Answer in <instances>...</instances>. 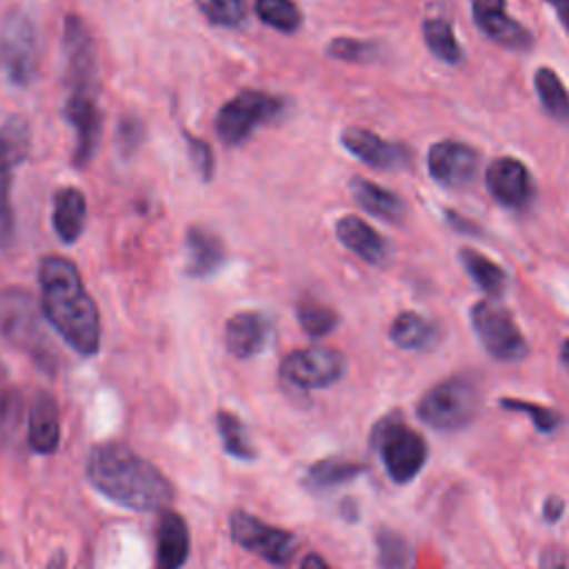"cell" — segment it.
<instances>
[{
    "mask_svg": "<svg viewBox=\"0 0 569 569\" xmlns=\"http://www.w3.org/2000/svg\"><path fill=\"white\" fill-rule=\"evenodd\" d=\"M40 302L47 322L80 356L100 349L102 325L98 307L84 287L78 267L62 256H44L38 269Z\"/></svg>",
    "mask_w": 569,
    "mask_h": 569,
    "instance_id": "cell-1",
    "label": "cell"
},
{
    "mask_svg": "<svg viewBox=\"0 0 569 569\" xmlns=\"http://www.w3.org/2000/svg\"><path fill=\"white\" fill-rule=\"evenodd\" d=\"M89 482L109 500L133 511L164 509L173 498L169 478L124 445H96L87 460Z\"/></svg>",
    "mask_w": 569,
    "mask_h": 569,
    "instance_id": "cell-2",
    "label": "cell"
},
{
    "mask_svg": "<svg viewBox=\"0 0 569 569\" xmlns=\"http://www.w3.org/2000/svg\"><path fill=\"white\" fill-rule=\"evenodd\" d=\"M0 336L11 347L31 356L42 369H56L58 356L42 327L36 300L22 287L0 289Z\"/></svg>",
    "mask_w": 569,
    "mask_h": 569,
    "instance_id": "cell-3",
    "label": "cell"
},
{
    "mask_svg": "<svg viewBox=\"0 0 569 569\" xmlns=\"http://www.w3.org/2000/svg\"><path fill=\"white\" fill-rule=\"evenodd\" d=\"M478 409V387L467 378L453 376L425 391V396L418 400L416 413L425 425L438 431H453L467 427L476 418Z\"/></svg>",
    "mask_w": 569,
    "mask_h": 569,
    "instance_id": "cell-4",
    "label": "cell"
},
{
    "mask_svg": "<svg viewBox=\"0 0 569 569\" xmlns=\"http://www.w3.org/2000/svg\"><path fill=\"white\" fill-rule=\"evenodd\" d=\"M287 113V102L280 96L244 89L224 102L216 113V133L218 138L229 144H242L256 127L273 122Z\"/></svg>",
    "mask_w": 569,
    "mask_h": 569,
    "instance_id": "cell-5",
    "label": "cell"
},
{
    "mask_svg": "<svg viewBox=\"0 0 569 569\" xmlns=\"http://www.w3.org/2000/svg\"><path fill=\"white\" fill-rule=\"evenodd\" d=\"M40 42L33 20L11 9L0 22V71L13 87H29L38 73Z\"/></svg>",
    "mask_w": 569,
    "mask_h": 569,
    "instance_id": "cell-6",
    "label": "cell"
},
{
    "mask_svg": "<svg viewBox=\"0 0 569 569\" xmlns=\"http://www.w3.org/2000/svg\"><path fill=\"white\" fill-rule=\"evenodd\" d=\"M373 445L387 476L400 485L411 482L422 471L429 456L425 438L398 418H387L376 425Z\"/></svg>",
    "mask_w": 569,
    "mask_h": 569,
    "instance_id": "cell-7",
    "label": "cell"
},
{
    "mask_svg": "<svg viewBox=\"0 0 569 569\" xmlns=\"http://www.w3.org/2000/svg\"><path fill=\"white\" fill-rule=\"evenodd\" d=\"M471 327L491 358L516 362L527 356V340L502 305L493 300L476 302L471 307Z\"/></svg>",
    "mask_w": 569,
    "mask_h": 569,
    "instance_id": "cell-8",
    "label": "cell"
},
{
    "mask_svg": "<svg viewBox=\"0 0 569 569\" xmlns=\"http://www.w3.org/2000/svg\"><path fill=\"white\" fill-rule=\"evenodd\" d=\"M231 538L242 549L260 556L262 560L284 567L296 553V536L287 529L273 527L247 511H233L229 520Z\"/></svg>",
    "mask_w": 569,
    "mask_h": 569,
    "instance_id": "cell-9",
    "label": "cell"
},
{
    "mask_svg": "<svg viewBox=\"0 0 569 569\" xmlns=\"http://www.w3.org/2000/svg\"><path fill=\"white\" fill-rule=\"evenodd\" d=\"M345 356L331 347H309L284 356L280 376L298 389H325L345 373Z\"/></svg>",
    "mask_w": 569,
    "mask_h": 569,
    "instance_id": "cell-10",
    "label": "cell"
},
{
    "mask_svg": "<svg viewBox=\"0 0 569 569\" xmlns=\"http://www.w3.org/2000/svg\"><path fill=\"white\" fill-rule=\"evenodd\" d=\"M62 47L67 58L64 80L71 93H96L98 53L87 24L78 16H67L62 31Z\"/></svg>",
    "mask_w": 569,
    "mask_h": 569,
    "instance_id": "cell-11",
    "label": "cell"
},
{
    "mask_svg": "<svg viewBox=\"0 0 569 569\" xmlns=\"http://www.w3.org/2000/svg\"><path fill=\"white\" fill-rule=\"evenodd\" d=\"M427 169L442 187H465L478 171V151L458 140H440L427 153Z\"/></svg>",
    "mask_w": 569,
    "mask_h": 569,
    "instance_id": "cell-12",
    "label": "cell"
},
{
    "mask_svg": "<svg viewBox=\"0 0 569 569\" xmlns=\"http://www.w3.org/2000/svg\"><path fill=\"white\" fill-rule=\"evenodd\" d=\"M485 184L491 198L509 209H525L533 198V180L529 169L509 156L496 158L487 167Z\"/></svg>",
    "mask_w": 569,
    "mask_h": 569,
    "instance_id": "cell-13",
    "label": "cell"
},
{
    "mask_svg": "<svg viewBox=\"0 0 569 569\" xmlns=\"http://www.w3.org/2000/svg\"><path fill=\"white\" fill-rule=\"evenodd\" d=\"M64 118L76 129L73 164L87 167L98 149L102 116L93 93H69L64 102Z\"/></svg>",
    "mask_w": 569,
    "mask_h": 569,
    "instance_id": "cell-14",
    "label": "cell"
},
{
    "mask_svg": "<svg viewBox=\"0 0 569 569\" xmlns=\"http://www.w3.org/2000/svg\"><path fill=\"white\" fill-rule=\"evenodd\" d=\"M342 147L358 158L360 162L380 169V171H393L402 169L409 162V151L402 144L389 142L380 138L378 133L362 129V127H349L340 136Z\"/></svg>",
    "mask_w": 569,
    "mask_h": 569,
    "instance_id": "cell-15",
    "label": "cell"
},
{
    "mask_svg": "<svg viewBox=\"0 0 569 569\" xmlns=\"http://www.w3.org/2000/svg\"><path fill=\"white\" fill-rule=\"evenodd\" d=\"M471 11L478 29L493 42L507 49H527L531 33L505 11V0H471Z\"/></svg>",
    "mask_w": 569,
    "mask_h": 569,
    "instance_id": "cell-16",
    "label": "cell"
},
{
    "mask_svg": "<svg viewBox=\"0 0 569 569\" xmlns=\"http://www.w3.org/2000/svg\"><path fill=\"white\" fill-rule=\"evenodd\" d=\"M27 442L36 453H53L60 445V409L49 391H38L27 411Z\"/></svg>",
    "mask_w": 569,
    "mask_h": 569,
    "instance_id": "cell-17",
    "label": "cell"
},
{
    "mask_svg": "<svg viewBox=\"0 0 569 569\" xmlns=\"http://www.w3.org/2000/svg\"><path fill=\"white\" fill-rule=\"evenodd\" d=\"M271 322L258 311H238L224 325V345L236 358L260 353L269 340Z\"/></svg>",
    "mask_w": 569,
    "mask_h": 569,
    "instance_id": "cell-18",
    "label": "cell"
},
{
    "mask_svg": "<svg viewBox=\"0 0 569 569\" xmlns=\"http://www.w3.org/2000/svg\"><path fill=\"white\" fill-rule=\"evenodd\" d=\"M187 264L184 271L191 278H209L224 264V242L207 227H189L184 236Z\"/></svg>",
    "mask_w": 569,
    "mask_h": 569,
    "instance_id": "cell-19",
    "label": "cell"
},
{
    "mask_svg": "<svg viewBox=\"0 0 569 569\" xmlns=\"http://www.w3.org/2000/svg\"><path fill=\"white\" fill-rule=\"evenodd\" d=\"M336 236L351 253H356L369 264H382L389 256L385 238L358 216H342L336 222Z\"/></svg>",
    "mask_w": 569,
    "mask_h": 569,
    "instance_id": "cell-20",
    "label": "cell"
},
{
    "mask_svg": "<svg viewBox=\"0 0 569 569\" xmlns=\"http://www.w3.org/2000/svg\"><path fill=\"white\" fill-rule=\"evenodd\" d=\"M189 556V531L176 511H162L156 529V569H180Z\"/></svg>",
    "mask_w": 569,
    "mask_h": 569,
    "instance_id": "cell-21",
    "label": "cell"
},
{
    "mask_svg": "<svg viewBox=\"0 0 569 569\" xmlns=\"http://www.w3.org/2000/svg\"><path fill=\"white\" fill-rule=\"evenodd\" d=\"M53 229L58 238L67 244L76 242L84 231L87 222V198L76 187H62L53 198Z\"/></svg>",
    "mask_w": 569,
    "mask_h": 569,
    "instance_id": "cell-22",
    "label": "cell"
},
{
    "mask_svg": "<svg viewBox=\"0 0 569 569\" xmlns=\"http://www.w3.org/2000/svg\"><path fill=\"white\" fill-rule=\"evenodd\" d=\"M349 191L353 196V200L365 209L369 211L371 216L376 218H382L387 222H398L405 218L407 209H405V202L400 196H396L393 191L367 180V178H351L349 180Z\"/></svg>",
    "mask_w": 569,
    "mask_h": 569,
    "instance_id": "cell-23",
    "label": "cell"
},
{
    "mask_svg": "<svg viewBox=\"0 0 569 569\" xmlns=\"http://www.w3.org/2000/svg\"><path fill=\"white\" fill-rule=\"evenodd\" d=\"M389 338L400 349L422 351V349H429L438 340V329L433 322H429L420 313L402 311L391 322Z\"/></svg>",
    "mask_w": 569,
    "mask_h": 569,
    "instance_id": "cell-24",
    "label": "cell"
},
{
    "mask_svg": "<svg viewBox=\"0 0 569 569\" xmlns=\"http://www.w3.org/2000/svg\"><path fill=\"white\" fill-rule=\"evenodd\" d=\"M365 471L362 465L345 458H322L313 462L305 473V485L313 491H327L333 487H340L345 482H351L356 476Z\"/></svg>",
    "mask_w": 569,
    "mask_h": 569,
    "instance_id": "cell-25",
    "label": "cell"
},
{
    "mask_svg": "<svg viewBox=\"0 0 569 569\" xmlns=\"http://www.w3.org/2000/svg\"><path fill=\"white\" fill-rule=\"evenodd\" d=\"M460 262L467 269V273L471 276V280L487 291L489 296H500L505 291L507 284V273L500 264H496L493 260H489L485 253L476 251V249H460Z\"/></svg>",
    "mask_w": 569,
    "mask_h": 569,
    "instance_id": "cell-26",
    "label": "cell"
},
{
    "mask_svg": "<svg viewBox=\"0 0 569 569\" xmlns=\"http://www.w3.org/2000/svg\"><path fill=\"white\" fill-rule=\"evenodd\" d=\"M533 84L545 111L560 122H569V91L560 76L549 67H540L533 76Z\"/></svg>",
    "mask_w": 569,
    "mask_h": 569,
    "instance_id": "cell-27",
    "label": "cell"
},
{
    "mask_svg": "<svg viewBox=\"0 0 569 569\" xmlns=\"http://www.w3.org/2000/svg\"><path fill=\"white\" fill-rule=\"evenodd\" d=\"M216 427H218V436L222 442V449L238 458V460H253L256 458V449L251 445V438L242 425V420L238 416H233L231 411L220 409L216 413Z\"/></svg>",
    "mask_w": 569,
    "mask_h": 569,
    "instance_id": "cell-28",
    "label": "cell"
},
{
    "mask_svg": "<svg viewBox=\"0 0 569 569\" xmlns=\"http://www.w3.org/2000/svg\"><path fill=\"white\" fill-rule=\"evenodd\" d=\"M422 36L425 42L429 47V51L447 62V64H458L462 60V49L453 36V29L449 27V22H445L442 18H429L422 22Z\"/></svg>",
    "mask_w": 569,
    "mask_h": 569,
    "instance_id": "cell-29",
    "label": "cell"
},
{
    "mask_svg": "<svg viewBox=\"0 0 569 569\" xmlns=\"http://www.w3.org/2000/svg\"><path fill=\"white\" fill-rule=\"evenodd\" d=\"M256 13L264 24L282 33H293L302 24V13L293 0H256Z\"/></svg>",
    "mask_w": 569,
    "mask_h": 569,
    "instance_id": "cell-30",
    "label": "cell"
},
{
    "mask_svg": "<svg viewBox=\"0 0 569 569\" xmlns=\"http://www.w3.org/2000/svg\"><path fill=\"white\" fill-rule=\"evenodd\" d=\"M376 545L382 569H413L411 547L398 531L380 529L376 536Z\"/></svg>",
    "mask_w": 569,
    "mask_h": 569,
    "instance_id": "cell-31",
    "label": "cell"
},
{
    "mask_svg": "<svg viewBox=\"0 0 569 569\" xmlns=\"http://www.w3.org/2000/svg\"><path fill=\"white\" fill-rule=\"evenodd\" d=\"M298 322L307 336L322 338L336 329L338 313L331 307H327L313 298H302L298 302Z\"/></svg>",
    "mask_w": 569,
    "mask_h": 569,
    "instance_id": "cell-32",
    "label": "cell"
},
{
    "mask_svg": "<svg viewBox=\"0 0 569 569\" xmlns=\"http://www.w3.org/2000/svg\"><path fill=\"white\" fill-rule=\"evenodd\" d=\"M11 167L13 160L0 138V247H7L13 238V209H11Z\"/></svg>",
    "mask_w": 569,
    "mask_h": 569,
    "instance_id": "cell-33",
    "label": "cell"
},
{
    "mask_svg": "<svg viewBox=\"0 0 569 569\" xmlns=\"http://www.w3.org/2000/svg\"><path fill=\"white\" fill-rule=\"evenodd\" d=\"M24 422L27 411L22 393L18 389H0V433L7 440H16Z\"/></svg>",
    "mask_w": 569,
    "mask_h": 569,
    "instance_id": "cell-34",
    "label": "cell"
},
{
    "mask_svg": "<svg viewBox=\"0 0 569 569\" xmlns=\"http://www.w3.org/2000/svg\"><path fill=\"white\" fill-rule=\"evenodd\" d=\"M198 11L216 27H238L244 16V0H196Z\"/></svg>",
    "mask_w": 569,
    "mask_h": 569,
    "instance_id": "cell-35",
    "label": "cell"
},
{
    "mask_svg": "<svg viewBox=\"0 0 569 569\" xmlns=\"http://www.w3.org/2000/svg\"><path fill=\"white\" fill-rule=\"evenodd\" d=\"M500 405L507 409V411H518V413H525L531 418L533 427L542 433H551L560 427L562 422V416L556 413L553 409H547V407H540V405H533V402H527V400H520V398H502Z\"/></svg>",
    "mask_w": 569,
    "mask_h": 569,
    "instance_id": "cell-36",
    "label": "cell"
},
{
    "mask_svg": "<svg viewBox=\"0 0 569 569\" xmlns=\"http://www.w3.org/2000/svg\"><path fill=\"white\" fill-rule=\"evenodd\" d=\"M0 138L13 160L20 162L24 160V156L29 153V124L20 118V116H11L4 124H2V131H0Z\"/></svg>",
    "mask_w": 569,
    "mask_h": 569,
    "instance_id": "cell-37",
    "label": "cell"
},
{
    "mask_svg": "<svg viewBox=\"0 0 569 569\" xmlns=\"http://www.w3.org/2000/svg\"><path fill=\"white\" fill-rule=\"evenodd\" d=\"M327 56L345 62H367L373 58V44L356 38H333L327 44Z\"/></svg>",
    "mask_w": 569,
    "mask_h": 569,
    "instance_id": "cell-38",
    "label": "cell"
},
{
    "mask_svg": "<svg viewBox=\"0 0 569 569\" xmlns=\"http://www.w3.org/2000/svg\"><path fill=\"white\" fill-rule=\"evenodd\" d=\"M144 140V124L138 116H124L120 122H118V133H116V144H118V151L122 156H131Z\"/></svg>",
    "mask_w": 569,
    "mask_h": 569,
    "instance_id": "cell-39",
    "label": "cell"
},
{
    "mask_svg": "<svg viewBox=\"0 0 569 569\" xmlns=\"http://www.w3.org/2000/svg\"><path fill=\"white\" fill-rule=\"evenodd\" d=\"M184 142H187V149H189V158L200 176V180H211L213 176V167H216V160H213V151L209 147V142L191 136L184 131Z\"/></svg>",
    "mask_w": 569,
    "mask_h": 569,
    "instance_id": "cell-40",
    "label": "cell"
},
{
    "mask_svg": "<svg viewBox=\"0 0 569 569\" xmlns=\"http://www.w3.org/2000/svg\"><path fill=\"white\" fill-rule=\"evenodd\" d=\"M538 569H569V560L560 547H547L540 553Z\"/></svg>",
    "mask_w": 569,
    "mask_h": 569,
    "instance_id": "cell-41",
    "label": "cell"
},
{
    "mask_svg": "<svg viewBox=\"0 0 569 569\" xmlns=\"http://www.w3.org/2000/svg\"><path fill=\"white\" fill-rule=\"evenodd\" d=\"M562 511H565V502H562L558 496H549V498L545 500L542 516H545V520H547V522H556V520H560Z\"/></svg>",
    "mask_w": 569,
    "mask_h": 569,
    "instance_id": "cell-42",
    "label": "cell"
},
{
    "mask_svg": "<svg viewBox=\"0 0 569 569\" xmlns=\"http://www.w3.org/2000/svg\"><path fill=\"white\" fill-rule=\"evenodd\" d=\"M562 22V27L569 31V0H545Z\"/></svg>",
    "mask_w": 569,
    "mask_h": 569,
    "instance_id": "cell-43",
    "label": "cell"
},
{
    "mask_svg": "<svg viewBox=\"0 0 569 569\" xmlns=\"http://www.w3.org/2000/svg\"><path fill=\"white\" fill-rule=\"evenodd\" d=\"M300 569H333L322 556H318V553H307L305 556V560H302V565H300Z\"/></svg>",
    "mask_w": 569,
    "mask_h": 569,
    "instance_id": "cell-44",
    "label": "cell"
},
{
    "mask_svg": "<svg viewBox=\"0 0 569 569\" xmlns=\"http://www.w3.org/2000/svg\"><path fill=\"white\" fill-rule=\"evenodd\" d=\"M44 569H67V556H64V551H56V553L49 558V562H47Z\"/></svg>",
    "mask_w": 569,
    "mask_h": 569,
    "instance_id": "cell-45",
    "label": "cell"
},
{
    "mask_svg": "<svg viewBox=\"0 0 569 569\" xmlns=\"http://www.w3.org/2000/svg\"><path fill=\"white\" fill-rule=\"evenodd\" d=\"M560 362H562V367L569 371V338L562 342V347H560Z\"/></svg>",
    "mask_w": 569,
    "mask_h": 569,
    "instance_id": "cell-46",
    "label": "cell"
},
{
    "mask_svg": "<svg viewBox=\"0 0 569 569\" xmlns=\"http://www.w3.org/2000/svg\"><path fill=\"white\" fill-rule=\"evenodd\" d=\"M4 378H7V371H4V365L0 362V387L4 385Z\"/></svg>",
    "mask_w": 569,
    "mask_h": 569,
    "instance_id": "cell-47",
    "label": "cell"
}]
</instances>
